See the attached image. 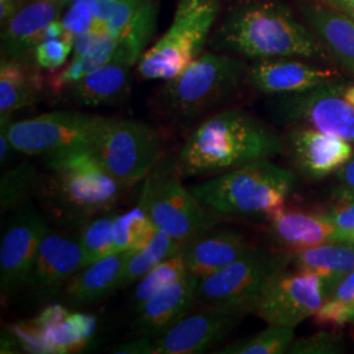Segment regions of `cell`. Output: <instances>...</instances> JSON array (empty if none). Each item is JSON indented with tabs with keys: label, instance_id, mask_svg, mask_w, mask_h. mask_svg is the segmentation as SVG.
Returning a JSON list of instances; mask_svg holds the SVG:
<instances>
[{
	"label": "cell",
	"instance_id": "7dc6e473",
	"mask_svg": "<svg viewBox=\"0 0 354 354\" xmlns=\"http://www.w3.org/2000/svg\"><path fill=\"white\" fill-rule=\"evenodd\" d=\"M354 17V0H320Z\"/></svg>",
	"mask_w": 354,
	"mask_h": 354
},
{
	"label": "cell",
	"instance_id": "d6986e66",
	"mask_svg": "<svg viewBox=\"0 0 354 354\" xmlns=\"http://www.w3.org/2000/svg\"><path fill=\"white\" fill-rule=\"evenodd\" d=\"M268 222L266 235L277 250L298 251L336 241V232L324 212L285 206Z\"/></svg>",
	"mask_w": 354,
	"mask_h": 354
},
{
	"label": "cell",
	"instance_id": "7a4b0ae2",
	"mask_svg": "<svg viewBox=\"0 0 354 354\" xmlns=\"http://www.w3.org/2000/svg\"><path fill=\"white\" fill-rule=\"evenodd\" d=\"M283 137L239 108L209 114L190 131L177 153L181 176H215L236 167L285 153Z\"/></svg>",
	"mask_w": 354,
	"mask_h": 354
},
{
	"label": "cell",
	"instance_id": "44dd1931",
	"mask_svg": "<svg viewBox=\"0 0 354 354\" xmlns=\"http://www.w3.org/2000/svg\"><path fill=\"white\" fill-rule=\"evenodd\" d=\"M251 247L239 231L214 226L187 241L181 252L188 274L201 279L228 266Z\"/></svg>",
	"mask_w": 354,
	"mask_h": 354
},
{
	"label": "cell",
	"instance_id": "d590c367",
	"mask_svg": "<svg viewBox=\"0 0 354 354\" xmlns=\"http://www.w3.org/2000/svg\"><path fill=\"white\" fill-rule=\"evenodd\" d=\"M74 53L73 38H44L33 51L32 62L39 70L54 73L61 70L71 59Z\"/></svg>",
	"mask_w": 354,
	"mask_h": 354
},
{
	"label": "cell",
	"instance_id": "60d3db41",
	"mask_svg": "<svg viewBox=\"0 0 354 354\" xmlns=\"http://www.w3.org/2000/svg\"><path fill=\"white\" fill-rule=\"evenodd\" d=\"M71 310L64 304H51L41 310L37 317L32 319V323L37 327L42 333L48 332L49 329L55 327L61 323L64 317L68 315Z\"/></svg>",
	"mask_w": 354,
	"mask_h": 354
},
{
	"label": "cell",
	"instance_id": "277c9868",
	"mask_svg": "<svg viewBox=\"0 0 354 354\" xmlns=\"http://www.w3.org/2000/svg\"><path fill=\"white\" fill-rule=\"evenodd\" d=\"M247 70L238 55L203 51L181 74L163 82L155 104L172 122H200L238 95L247 83Z\"/></svg>",
	"mask_w": 354,
	"mask_h": 354
},
{
	"label": "cell",
	"instance_id": "c3c4849f",
	"mask_svg": "<svg viewBox=\"0 0 354 354\" xmlns=\"http://www.w3.org/2000/svg\"><path fill=\"white\" fill-rule=\"evenodd\" d=\"M349 73L353 75L354 79V66L351 68V70H349ZM344 96H345V99H346L348 102H351V104H353L354 105V80L353 83H348V86L345 87Z\"/></svg>",
	"mask_w": 354,
	"mask_h": 354
},
{
	"label": "cell",
	"instance_id": "4316f807",
	"mask_svg": "<svg viewBox=\"0 0 354 354\" xmlns=\"http://www.w3.org/2000/svg\"><path fill=\"white\" fill-rule=\"evenodd\" d=\"M183 250V244L174 239L163 230L156 228L151 238L142 247L129 251L127 263L120 281V289L133 286L152 268L159 266L167 259Z\"/></svg>",
	"mask_w": 354,
	"mask_h": 354
},
{
	"label": "cell",
	"instance_id": "f6af8a7d",
	"mask_svg": "<svg viewBox=\"0 0 354 354\" xmlns=\"http://www.w3.org/2000/svg\"><path fill=\"white\" fill-rule=\"evenodd\" d=\"M26 0H0V20L4 24L16 12Z\"/></svg>",
	"mask_w": 354,
	"mask_h": 354
},
{
	"label": "cell",
	"instance_id": "ffe728a7",
	"mask_svg": "<svg viewBox=\"0 0 354 354\" xmlns=\"http://www.w3.org/2000/svg\"><path fill=\"white\" fill-rule=\"evenodd\" d=\"M200 279L187 274L185 277L156 292L137 311L131 328L138 336L158 339L180 319L189 314L197 302V286Z\"/></svg>",
	"mask_w": 354,
	"mask_h": 354
},
{
	"label": "cell",
	"instance_id": "3957f363",
	"mask_svg": "<svg viewBox=\"0 0 354 354\" xmlns=\"http://www.w3.org/2000/svg\"><path fill=\"white\" fill-rule=\"evenodd\" d=\"M45 168L35 193L53 216L68 226L82 227L97 215L112 213L127 190L91 149L45 158Z\"/></svg>",
	"mask_w": 354,
	"mask_h": 354
},
{
	"label": "cell",
	"instance_id": "484cf974",
	"mask_svg": "<svg viewBox=\"0 0 354 354\" xmlns=\"http://www.w3.org/2000/svg\"><path fill=\"white\" fill-rule=\"evenodd\" d=\"M290 268L308 272L324 281L328 294L344 277L354 270V243L328 241L290 252Z\"/></svg>",
	"mask_w": 354,
	"mask_h": 354
},
{
	"label": "cell",
	"instance_id": "74e56055",
	"mask_svg": "<svg viewBox=\"0 0 354 354\" xmlns=\"http://www.w3.org/2000/svg\"><path fill=\"white\" fill-rule=\"evenodd\" d=\"M67 37L74 38L96 26L95 4L89 0H71L61 17Z\"/></svg>",
	"mask_w": 354,
	"mask_h": 354
},
{
	"label": "cell",
	"instance_id": "30bf717a",
	"mask_svg": "<svg viewBox=\"0 0 354 354\" xmlns=\"http://www.w3.org/2000/svg\"><path fill=\"white\" fill-rule=\"evenodd\" d=\"M91 151L125 188L143 181L162 160V138L149 124L106 117Z\"/></svg>",
	"mask_w": 354,
	"mask_h": 354
},
{
	"label": "cell",
	"instance_id": "4fadbf2b",
	"mask_svg": "<svg viewBox=\"0 0 354 354\" xmlns=\"http://www.w3.org/2000/svg\"><path fill=\"white\" fill-rule=\"evenodd\" d=\"M48 219L32 206L19 207L6 222L0 241V291L10 297L26 286Z\"/></svg>",
	"mask_w": 354,
	"mask_h": 354
},
{
	"label": "cell",
	"instance_id": "6da1fadb",
	"mask_svg": "<svg viewBox=\"0 0 354 354\" xmlns=\"http://www.w3.org/2000/svg\"><path fill=\"white\" fill-rule=\"evenodd\" d=\"M286 0H235L215 24L209 46L252 61L333 59L323 42Z\"/></svg>",
	"mask_w": 354,
	"mask_h": 354
},
{
	"label": "cell",
	"instance_id": "d4e9b609",
	"mask_svg": "<svg viewBox=\"0 0 354 354\" xmlns=\"http://www.w3.org/2000/svg\"><path fill=\"white\" fill-rule=\"evenodd\" d=\"M46 79L32 61L1 57L0 61V121L11 120L17 111L35 105L44 96Z\"/></svg>",
	"mask_w": 354,
	"mask_h": 354
},
{
	"label": "cell",
	"instance_id": "d6a6232c",
	"mask_svg": "<svg viewBox=\"0 0 354 354\" xmlns=\"http://www.w3.org/2000/svg\"><path fill=\"white\" fill-rule=\"evenodd\" d=\"M113 219V213H105L89 219L80 227L77 239L83 252L82 268L102 257L120 252L114 243Z\"/></svg>",
	"mask_w": 354,
	"mask_h": 354
},
{
	"label": "cell",
	"instance_id": "9a60e30c",
	"mask_svg": "<svg viewBox=\"0 0 354 354\" xmlns=\"http://www.w3.org/2000/svg\"><path fill=\"white\" fill-rule=\"evenodd\" d=\"M283 140L292 171L310 181L336 174L354 155L351 142L311 127H290Z\"/></svg>",
	"mask_w": 354,
	"mask_h": 354
},
{
	"label": "cell",
	"instance_id": "5bb4252c",
	"mask_svg": "<svg viewBox=\"0 0 354 354\" xmlns=\"http://www.w3.org/2000/svg\"><path fill=\"white\" fill-rule=\"evenodd\" d=\"M243 317L232 311L203 306L155 339L153 354L205 353L223 342Z\"/></svg>",
	"mask_w": 354,
	"mask_h": 354
},
{
	"label": "cell",
	"instance_id": "4dcf8cb0",
	"mask_svg": "<svg viewBox=\"0 0 354 354\" xmlns=\"http://www.w3.org/2000/svg\"><path fill=\"white\" fill-rule=\"evenodd\" d=\"M295 340V332L291 327L272 326L253 336L230 342L219 354H283L289 353L291 344Z\"/></svg>",
	"mask_w": 354,
	"mask_h": 354
},
{
	"label": "cell",
	"instance_id": "cb8c5ba5",
	"mask_svg": "<svg viewBox=\"0 0 354 354\" xmlns=\"http://www.w3.org/2000/svg\"><path fill=\"white\" fill-rule=\"evenodd\" d=\"M131 68L122 62H109L91 71L59 95L76 106H111L127 99L131 89Z\"/></svg>",
	"mask_w": 354,
	"mask_h": 354
},
{
	"label": "cell",
	"instance_id": "bcb514c9",
	"mask_svg": "<svg viewBox=\"0 0 354 354\" xmlns=\"http://www.w3.org/2000/svg\"><path fill=\"white\" fill-rule=\"evenodd\" d=\"M11 152L15 151L12 143L7 136V131L4 127H0V165H4V163L8 162Z\"/></svg>",
	"mask_w": 354,
	"mask_h": 354
},
{
	"label": "cell",
	"instance_id": "52a82bcc",
	"mask_svg": "<svg viewBox=\"0 0 354 354\" xmlns=\"http://www.w3.org/2000/svg\"><path fill=\"white\" fill-rule=\"evenodd\" d=\"M288 268L289 251L252 245L228 266L198 281L197 302L241 317L253 314L269 282Z\"/></svg>",
	"mask_w": 354,
	"mask_h": 354
},
{
	"label": "cell",
	"instance_id": "8d00e7d4",
	"mask_svg": "<svg viewBox=\"0 0 354 354\" xmlns=\"http://www.w3.org/2000/svg\"><path fill=\"white\" fill-rule=\"evenodd\" d=\"M345 351V342L342 333L336 329L326 328L304 339L294 340L290 354H340Z\"/></svg>",
	"mask_w": 354,
	"mask_h": 354
},
{
	"label": "cell",
	"instance_id": "ee69618b",
	"mask_svg": "<svg viewBox=\"0 0 354 354\" xmlns=\"http://www.w3.org/2000/svg\"><path fill=\"white\" fill-rule=\"evenodd\" d=\"M20 344L17 342L16 336L11 332V329H3L1 332V353H20Z\"/></svg>",
	"mask_w": 354,
	"mask_h": 354
},
{
	"label": "cell",
	"instance_id": "e0dca14e",
	"mask_svg": "<svg viewBox=\"0 0 354 354\" xmlns=\"http://www.w3.org/2000/svg\"><path fill=\"white\" fill-rule=\"evenodd\" d=\"M339 77L335 68L299 58L253 61L247 70V84L268 96L304 92Z\"/></svg>",
	"mask_w": 354,
	"mask_h": 354
},
{
	"label": "cell",
	"instance_id": "ac0fdd59",
	"mask_svg": "<svg viewBox=\"0 0 354 354\" xmlns=\"http://www.w3.org/2000/svg\"><path fill=\"white\" fill-rule=\"evenodd\" d=\"M67 8L54 0H28L3 24L1 57L32 61L33 51L44 39L48 26L59 20Z\"/></svg>",
	"mask_w": 354,
	"mask_h": 354
},
{
	"label": "cell",
	"instance_id": "ba28073f",
	"mask_svg": "<svg viewBox=\"0 0 354 354\" xmlns=\"http://www.w3.org/2000/svg\"><path fill=\"white\" fill-rule=\"evenodd\" d=\"M177 169L176 159L162 160L143 181L140 203L153 225L183 245L203 230L214 227L226 215L203 206L187 188Z\"/></svg>",
	"mask_w": 354,
	"mask_h": 354
},
{
	"label": "cell",
	"instance_id": "8fae6325",
	"mask_svg": "<svg viewBox=\"0 0 354 354\" xmlns=\"http://www.w3.org/2000/svg\"><path fill=\"white\" fill-rule=\"evenodd\" d=\"M346 80H330L304 92L270 96L266 111L281 127H311L354 146V105L344 96Z\"/></svg>",
	"mask_w": 354,
	"mask_h": 354
},
{
	"label": "cell",
	"instance_id": "7c38bea8",
	"mask_svg": "<svg viewBox=\"0 0 354 354\" xmlns=\"http://www.w3.org/2000/svg\"><path fill=\"white\" fill-rule=\"evenodd\" d=\"M326 298V283L319 276L288 268L269 282L253 314L266 324L295 328L314 317Z\"/></svg>",
	"mask_w": 354,
	"mask_h": 354
},
{
	"label": "cell",
	"instance_id": "7402d4cb",
	"mask_svg": "<svg viewBox=\"0 0 354 354\" xmlns=\"http://www.w3.org/2000/svg\"><path fill=\"white\" fill-rule=\"evenodd\" d=\"M297 11L345 70L354 66V17L320 0H295Z\"/></svg>",
	"mask_w": 354,
	"mask_h": 354
},
{
	"label": "cell",
	"instance_id": "8992f818",
	"mask_svg": "<svg viewBox=\"0 0 354 354\" xmlns=\"http://www.w3.org/2000/svg\"><path fill=\"white\" fill-rule=\"evenodd\" d=\"M219 11V0H177L171 26L145 51L137 75L165 82L181 74L209 45Z\"/></svg>",
	"mask_w": 354,
	"mask_h": 354
},
{
	"label": "cell",
	"instance_id": "9c48e42d",
	"mask_svg": "<svg viewBox=\"0 0 354 354\" xmlns=\"http://www.w3.org/2000/svg\"><path fill=\"white\" fill-rule=\"evenodd\" d=\"M106 115L79 111H54L20 121H0L15 151L28 156L51 158L91 149Z\"/></svg>",
	"mask_w": 354,
	"mask_h": 354
},
{
	"label": "cell",
	"instance_id": "5b68a950",
	"mask_svg": "<svg viewBox=\"0 0 354 354\" xmlns=\"http://www.w3.org/2000/svg\"><path fill=\"white\" fill-rule=\"evenodd\" d=\"M298 181L292 169L261 159L210 177L190 190L215 213L268 221L288 205Z\"/></svg>",
	"mask_w": 354,
	"mask_h": 354
},
{
	"label": "cell",
	"instance_id": "1f68e13d",
	"mask_svg": "<svg viewBox=\"0 0 354 354\" xmlns=\"http://www.w3.org/2000/svg\"><path fill=\"white\" fill-rule=\"evenodd\" d=\"M155 231L156 226L140 203L124 213L114 214V243L120 252L140 248Z\"/></svg>",
	"mask_w": 354,
	"mask_h": 354
},
{
	"label": "cell",
	"instance_id": "681fc988",
	"mask_svg": "<svg viewBox=\"0 0 354 354\" xmlns=\"http://www.w3.org/2000/svg\"><path fill=\"white\" fill-rule=\"evenodd\" d=\"M54 1H58V3H62L64 6H68V3L71 1V0H54Z\"/></svg>",
	"mask_w": 354,
	"mask_h": 354
},
{
	"label": "cell",
	"instance_id": "ab89813d",
	"mask_svg": "<svg viewBox=\"0 0 354 354\" xmlns=\"http://www.w3.org/2000/svg\"><path fill=\"white\" fill-rule=\"evenodd\" d=\"M8 328L11 329V332L16 336L23 352L33 354H51L50 346L46 342L44 333L32 323V320L16 323L13 326H10Z\"/></svg>",
	"mask_w": 354,
	"mask_h": 354
},
{
	"label": "cell",
	"instance_id": "e575fe53",
	"mask_svg": "<svg viewBox=\"0 0 354 354\" xmlns=\"http://www.w3.org/2000/svg\"><path fill=\"white\" fill-rule=\"evenodd\" d=\"M153 4H159V0H96V26L120 35L137 13Z\"/></svg>",
	"mask_w": 354,
	"mask_h": 354
},
{
	"label": "cell",
	"instance_id": "603a6c76",
	"mask_svg": "<svg viewBox=\"0 0 354 354\" xmlns=\"http://www.w3.org/2000/svg\"><path fill=\"white\" fill-rule=\"evenodd\" d=\"M129 251H121L80 268L67 282L61 299L68 308L99 304L120 290V281Z\"/></svg>",
	"mask_w": 354,
	"mask_h": 354
},
{
	"label": "cell",
	"instance_id": "7bdbcfd3",
	"mask_svg": "<svg viewBox=\"0 0 354 354\" xmlns=\"http://www.w3.org/2000/svg\"><path fill=\"white\" fill-rule=\"evenodd\" d=\"M155 339L140 336L137 340L121 342L112 346L111 352L117 354H153Z\"/></svg>",
	"mask_w": 354,
	"mask_h": 354
},
{
	"label": "cell",
	"instance_id": "f546056e",
	"mask_svg": "<svg viewBox=\"0 0 354 354\" xmlns=\"http://www.w3.org/2000/svg\"><path fill=\"white\" fill-rule=\"evenodd\" d=\"M188 274L183 252L176 253L159 266L152 268L142 279L136 282L131 292V307L137 313L145 302H147L156 292L168 288L169 285Z\"/></svg>",
	"mask_w": 354,
	"mask_h": 354
},
{
	"label": "cell",
	"instance_id": "f1b7e54d",
	"mask_svg": "<svg viewBox=\"0 0 354 354\" xmlns=\"http://www.w3.org/2000/svg\"><path fill=\"white\" fill-rule=\"evenodd\" d=\"M320 328L342 329L354 322V270L335 285L314 314Z\"/></svg>",
	"mask_w": 354,
	"mask_h": 354
},
{
	"label": "cell",
	"instance_id": "836d02e7",
	"mask_svg": "<svg viewBox=\"0 0 354 354\" xmlns=\"http://www.w3.org/2000/svg\"><path fill=\"white\" fill-rule=\"evenodd\" d=\"M41 174L30 162L7 169L0 178V207L1 213H8L19 209L26 203V197L36 192Z\"/></svg>",
	"mask_w": 354,
	"mask_h": 354
},
{
	"label": "cell",
	"instance_id": "f35d334b",
	"mask_svg": "<svg viewBox=\"0 0 354 354\" xmlns=\"http://www.w3.org/2000/svg\"><path fill=\"white\" fill-rule=\"evenodd\" d=\"M324 213L335 228L336 241L354 243V198L336 197V203Z\"/></svg>",
	"mask_w": 354,
	"mask_h": 354
},
{
	"label": "cell",
	"instance_id": "83f0119b",
	"mask_svg": "<svg viewBox=\"0 0 354 354\" xmlns=\"http://www.w3.org/2000/svg\"><path fill=\"white\" fill-rule=\"evenodd\" d=\"M97 330V319L93 314L70 311L61 323L44 333L51 354L83 352Z\"/></svg>",
	"mask_w": 354,
	"mask_h": 354
},
{
	"label": "cell",
	"instance_id": "b9f144b4",
	"mask_svg": "<svg viewBox=\"0 0 354 354\" xmlns=\"http://www.w3.org/2000/svg\"><path fill=\"white\" fill-rule=\"evenodd\" d=\"M335 175L337 184L333 190V196L354 198V155Z\"/></svg>",
	"mask_w": 354,
	"mask_h": 354
},
{
	"label": "cell",
	"instance_id": "2e32d148",
	"mask_svg": "<svg viewBox=\"0 0 354 354\" xmlns=\"http://www.w3.org/2000/svg\"><path fill=\"white\" fill-rule=\"evenodd\" d=\"M82 266L83 252L79 239L49 227L39 243L26 288L37 298L51 299L61 295Z\"/></svg>",
	"mask_w": 354,
	"mask_h": 354
}]
</instances>
